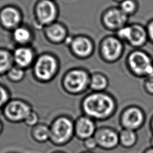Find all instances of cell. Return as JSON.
<instances>
[{
  "mask_svg": "<svg viewBox=\"0 0 153 153\" xmlns=\"http://www.w3.org/2000/svg\"><path fill=\"white\" fill-rule=\"evenodd\" d=\"M79 108L82 114L96 122H102L109 120L115 114L118 102L115 97L108 91H91L82 97Z\"/></svg>",
  "mask_w": 153,
  "mask_h": 153,
  "instance_id": "obj_1",
  "label": "cell"
},
{
  "mask_svg": "<svg viewBox=\"0 0 153 153\" xmlns=\"http://www.w3.org/2000/svg\"><path fill=\"white\" fill-rule=\"evenodd\" d=\"M60 69L59 57L53 52L43 51L38 54L31 68L33 78L41 84H47L55 79Z\"/></svg>",
  "mask_w": 153,
  "mask_h": 153,
  "instance_id": "obj_2",
  "label": "cell"
},
{
  "mask_svg": "<svg viewBox=\"0 0 153 153\" xmlns=\"http://www.w3.org/2000/svg\"><path fill=\"white\" fill-rule=\"evenodd\" d=\"M91 72L82 67L71 68L65 72L60 80L62 90L71 96H79L89 90Z\"/></svg>",
  "mask_w": 153,
  "mask_h": 153,
  "instance_id": "obj_3",
  "label": "cell"
},
{
  "mask_svg": "<svg viewBox=\"0 0 153 153\" xmlns=\"http://www.w3.org/2000/svg\"><path fill=\"white\" fill-rule=\"evenodd\" d=\"M49 142L61 147L68 145L75 137L74 120L69 115L61 114L56 117L49 124Z\"/></svg>",
  "mask_w": 153,
  "mask_h": 153,
  "instance_id": "obj_4",
  "label": "cell"
},
{
  "mask_svg": "<svg viewBox=\"0 0 153 153\" xmlns=\"http://www.w3.org/2000/svg\"><path fill=\"white\" fill-rule=\"evenodd\" d=\"M125 63L129 73L134 77L144 79L153 76V58L141 48L130 51L126 56Z\"/></svg>",
  "mask_w": 153,
  "mask_h": 153,
  "instance_id": "obj_5",
  "label": "cell"
},
{
  "mask_svg": "<svg viewBox=\"0 0 153 153\" xmlns=\"http://www.w3.org/2000/svg\"><path fill=\"white\" fill-rule=\"evenodd\" d=\"M59 15L60 8L56 0H36L32 7L33 22L41 30L57 21Z\"/></svg>",
  "mask_w": 153,
  "mask_h": 153,
  "instance_id": "obj_6",
  "label": "cell"
},
{
  "mask_svg": "<svg viewBox=\"0 0 153 153\" xmlns=\"http://www.w3.org/2000/svg\"><path fill=\"white\" fill-rule=\"evenodd\" d=\"M125 51V44L115 34L103 36L98 45V53L105 63L111 64L118 62Z\"/></svg>",
  "mask_w": 153,
  "mask_h": 153,
  "instance_id": "obj_7",
  "label": "cell"
},
{
  "mask_svg": "<svg viewBox=\"0 0 153 153\" xmlns=\"http://www.w3.org/2000/svg\"><path fill=\"white\" fill-rule=\"evenodd\" d=\"M64 44L68 47L70 53L79 60L90 58L95 52L96 45L93 39L85 34L69 35Z\"/></svg>",
  "mask_w": 153,
  "mask_h": 153,
  "instance_id": "obj_8",
  "label": "cell"
},
{
  "mask_svg": "<svg viewBox=\"0 0 153 153\" xmlns=\"http://www.w3.org/2000/svg\"><path fill=\"white\" fill-rule=\"evenodd\" d=\"M33 109L32 106L27 100L11 98L1 110V114L7 121L18 124L23 123Z\"/></svg>",
  "mask_w": 153,
  "mask_h": 153,
  "instance_id": "obj_9",
  "label": "cell"
},
{
  "mask_svg": "<svg viewBox=\"0 0 153 153\" xmlns=\"http://www.w3.org/2000/svg\"><path fill=\"white\" fill-rule=\"evenodd\" d=\"M146 116L145 111L136 105H130L124 107L120 113L118 123L121 128L137 131L145 125Z\"/></svg>",
  "mask_w": 153,
  "mask_h": 153,
  "instance_id": "obj_10",
  "label": "cell"
},
{
  "mask_svg": "<svg viewBox=\"0 0 153 153\" xmlns=\"http://www.w3.org/2000/svg\"><path fill=\"white\" fill-rule=\"evenodd\" d=\"M129 18L118 6H110L102 11L100 21L105 30L115 33L128 23Z\"/></svg>",
  "mask_w": 153,
  "mask_h": 153,
  "instance_id": "obj_11",
  "label": "cell"
},
{
  "mask_svg": "<svg viewBox=\"0 0 153 153\" xmlns=\"http://www.w3.org/2000/svg\"><path fill=\"white\" fill-rule=\"evenodd\" d=\"M24 15L22 9L17 5L8 4L0 8V27L11 32L23 24Z\"/></svg>",
  "mask_w": 153,
  "mask_h": 153,
  "instance_id": "obj_12",
  "label": "cell"
},
{
  "mask_svg": "<svg viewBox=\"0 0 153 153\" xmlns=\"http://www.w3.org/2000/svg\"><path fill=\"white\" fill-rule=\"evenodd\" d=\"M93 136L97 142L98 148L103 150H114L119 146L118 131L112 127H98Z\"/></svg>",
  "mask_w": 153,
  "mask_h": 153,
  "instance_id": "obj_13",
  "label": "cell"
},
{
  "mask_svg": "<svg viewBox=\"0 0 153 153\" xmlns=\"http://www.w3.org/2000/svg\"><path fill=\"white\" fill-rule=\"evenodd\" d=\"M42 30L45 40L53 45L64 44L70 35L67 26L59 20L45 26Z\"/></svg>",
  "mask_w": 153,
  "mask_h": 153,
  "instance_id": "obj_14",
  "label": "cell"
},
{
  "mask_svg": "<svg viewBox=\"0 0 153 153\" xmlns=\"http://www.w3.org/2000/svg\"><path fill=\"white\" fill-rule=\"evenodd\" d=\"M12 54L14 65L26 71L31 69L38 55L33 45L15 46Z\"/></svg>",
  "mask_w": 153,
  "mask_h": 153,
  "instance_id": "obj_15",
  "label": "cell"
},
{
  "mask_svg": "<svg viewBox=\"0 0 153 153\" xmlns=\"http://www.w3.org/2000/svg\"><path fill=\"white\" fill-rule=\"evenodd\" d=\"M96 121L84 114L74 120L75 137L79 140L92 137L97 128Z\"/></svg>",
  "mask_w": 153,
  "mask_h": 153,
  "instance_id": "obj_16",
  "label": "cell"
},
{
  "mask_svg": "<svg viewBox=\"0 0 153 153\" xmlns=\"http://www.w3.org/2000/svg\"><path fill=\"white\" fill-rule=\"evenodd\" d=\"M149 41L146 26L139 23H129V32L125 44L131 47L141 48Z\"/></svg>",
  "mask_w": 153,
  "mask_h": 153,
  "instance_id": "obj_17",
  "label": "cell"
},
{
  "mask_svg": "<svg viewBox=\"0 0 153 153\" xmlns=\"http://www.w3.org/2000/svg\"><path fill=\"white\" fill-rule=\"evenodd\" d=\"M10 33L11 39L15 46L32 45L35 41V33L33 29L24 23Z\"/></svg>",
  "mask_w": 153,
  "mask_h": 153,
  "instance_id": "obj_18",
  "label": "cell"
},
{
  "mask_svg": "<svg viewBox=\"0 0 153 153\" xmlns=\"http://www.w3.org/2000/svg\"><path fill=\"white\" fill-rule=\"evenodd\" d=\"M109 84V78L103 72L96 71L91 73L89 90L91 91H106Z\"/></svg>",
  "mask_w": 153,
  "mask_h": 153,
  "instance_id": "obj_19",
  "label": "cell"
},
{
  "mask_svg": "<svg viewBox=\"0 0 153 153\" xmlns=\"http://www.w3.org/2000/svg\"><path fill=\"white\" fill-rule=\"evenodd\" d=\"M30 134L32 139L37 143H44L48 141L49 142V125L44 123H39L35 126L31 127Z\"/></svg>",
  "mask_w": 153,
  "mask_h": 153,
  "instance_id": "obj_20",
  "label": "cell"
},
{
  "mask_svg": "<svg viewBox=\"0 0 153 153\" xmlns=\"http://www.w3.org/2000/svg\"><path fill=\"white\" fill-rule=\"evenodd\" d=\"M118 133L119 145L123 148H131L136 145L138 140L137 131L129 129L121 128Z\"/></svg>",
  "mask_w": 153,
  "mask_h": 153,
  "instance_id": "obj_21",
  "label": "cell"
},
{
  "mask_svg": "<svg viewBox=\"0 0 153 153\" xmlns=\"http://www.w3.org/2000/svg\"><path fill=\"white\" fill-rule=\"evenodd\" d=\"M14 65L12 50L0 47V76H5Z\"/></svg>",
  "mask_w": 153,
  "mask_h": 153,
  "instance_id": "obj_22",
  "label": "cell"
},
{
  "mask_svg": "<svg viewBox=\"0 0 153 153\" xmlns=\"http://www.w3.org/2000/svg\"><path fill=\"white\" fill-rule=\"evenodd\" d=\"M26 70L14 65L7 73V79L12 83H19L25 78Z\"/></svg>",
  "mask_w": 153,
  "mask_h": 153,
  "instance_id": "obj_23",
  "label": "cell"
},
{
  "mask_svg": "<svg viewBox=\"0 0 153 153\" xmlns=\"http://www.w3.org/2000/svg\"><path fill=\"white\" fill-rule=\"evenodd\" d=\"M120 8L129 17L137 12L139 5L137 0H124L118 4Z\"/></svg>",
  "mask_w": 153,
  "mask_h": 153,
  "instance_id": "obj_24",
  "label": "cell"
},
{
  "mask_svg": "<svg viewBox=\"0 0 153 153\" xmlns=\"http://www.w3.org/2000/svg\"><path fill=\"white\" fill-rule=\"evenodd\" d=\"M11 99L9 88L3 84L0 83V111L4 108L8 102Z\"/></svg>",
  "mask_w": 153,
  "mask_h": 153,
  "instance_id": "obj_25",
  "label": "cell"
},
{
  "mask_svg": "<svg viewBox=\"0 0 153 153\" xmlns=\"http://www.w3.org/2000/svg\"><path fill=\"white\" fill-rule=\"evenodd\" d=\"M39 123V116L36 111L32 110L25 120L23 123L27 127H32Z\"/></svg>",
  "mask_w": 153,
  "mask_h": 153,
  "instance_id": "obj_26",
  "label": "cell"
},
{
  "mask_svg": "<svg viewBox=\"0 0 153 153\" xmlns=\"http://www.w3.org/2000/svg\"><path fill=\"white\" fill-rule=\"evenodd\" d=\"M142 87L146 94L153 96V76L144 78Z\"/></svg>",
  "mask_w": 153,
  "mask_h": 153,
  "instance_id": "obj_27",
  "label": "cell"
},
{
  "mask_svg": "<svg viewBox=\"0 0 153 153\" xmlns=\"http://www.w3.org/2000/svg\"><path fill=\"white\" fill-rule=\"evenodd\" d=\"M82 142V146L87 151H93L98 148L97 142L94 136L90 137L84 140Z\"/></svg>",
  "mask_w": 153,
  "mask_h": 153,
  "instance_id": "obj_28",
  "label": "cell"
},
{
  "mask_svg": "<svg viewBox=\"0 0 153 153\" xmlns=\"http://www.w3.org/2000/svg\"><path fill=\"white\" fill-rule=\"evenodd\" d=\"M145 26L148 33L149 41L153 44V18L151 19L148 22Z\"/></svg>",
  "mask_w": 153,
  "mask_h": 153,
  "instance_id": "obj_29",
  "label": "cell"
},
{
  "mask_svg": "<svg viewBox=\"0 0 153 153\" xmlns=\"http://www.w3.org/2000/svg\"><path fill=\"white\" fill-rule=\"evenodd\" d=\"M149 127L150 128L151 131L152 132V134H153V114L151 117V118L149 122Z\"/></svg>",
  "mask_w": 153,
  "mask_h": 153,
  "instance_id": "obj_30",
  "label": "cell"
},
{
  "mask_svg": "<svg viewBox=\"0 0 153 153\" xmlns=\"http://www.w3.org/2000/svg\"><path fill=\"white\" fill-rule=\"evenodd\" d=\"M142 153H153V148L149 146L148 148L145 149Z\"/></svg>",
  "mask_w": 153,
  "mask_h": 153,
  "instance_id": "obj_31",
  "label": "cell"
},
{
  "mask_svg": "<svg viewBox=\"0 0 153 153\" xmlns=\"http://www.w3.org/2000/svg\"><path fill=\"white\" fill-rule=\"evenodd\" d=\"M3 130H4V124H3L2 120L0 118V136L2 134V133L3 131Z\"/></svg>",
  "mask_w": 153,
  "mask_h": 153,
  "instance_id": "obj_32",
  "label": "cell"
},
{
  "mask_svg": "<svg viewBox=\"0 0 153 153\" xmlns=\"http://www.w3.org/2000/svg\"><path fill=\"white\" fill-rule=\"evenodd\" d=\"M149 142L150 146L153 148V134H152L151 136L150 137V139H149Z\"/></svg>",
  "mask_w": 153,
  "mask_h": 153,
  "instance_id": "obj_33",
  "label": "cell"
},
{
  "mask_svg": "<svg viewBox=\"0 0 153 153\" xmlns=\"http://www.w3.org/2000/svg\"><path fill=\"white\" fill-rule=\"evenodd\" d=\"M80 153H94V152H93V151H87V150H85V151H83L81 152Z\"/></svg>",
  "mask_w": 153,
  "mask_h": 153,
  "instance_id": "obj_34",
  "label": "cell"
},
{
  "mask_svg": "<svg viewBox=\"0 0 153 153\" xmlns=\"http://www.w3.org/2000/svg\"><path fill=\"white\" fill-rule=\"evenodd\" d=\"M114 2H117V3H118V4H120L121 2H122L123 1H124V0H112Z\"/></svg>",
  "mask_w": 153,
  "mask_h": 153,
  "instance_id": "obj_35",
  "label": "cell"
},
{
  "mask_svg": "<svg viewBox=\"0 0 153 153\" xmlns=\"http://www.w3.org/2000/svg\"><path fill=\"white\" fill-rule=\"evenodd\" d=\"M51 153H66L64 151H54V152H52Z\"/></svg>",
  "mask_w": 153,
  "mask_h": 153,
  "instance_id": "obj_36",
  "label": "cell"
},
{
  "mask_svg": "<svg viewBox=\"0 0 153 153\" xmlns=\"http://www.w3.org/2000/svg\"></svg>",
  "mask_w": 153,
  "mask_h": 153,
  "instance_id": "obj_37",
  "label": "cell"
}]
</instances>
